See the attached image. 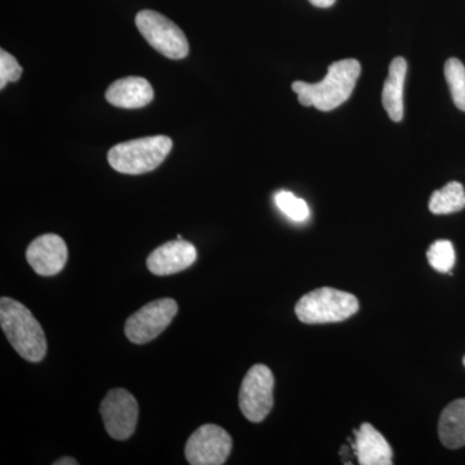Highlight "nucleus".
<instances>
[{"label": "nucleus", "instance_id": "obj_16", "mask_svg": "<svg viewBox=\"0 0 465 465\" xmlns=\"http://www.w3.org/2000/svg\"><path fill=\"white\" fill-rule=\"evenodd\" d=\"M464 207V186L458 182L449 183L440 191L434 192L430 200V210L434 215H449L459 213Z\"/></svg>", "mask_w": 465, "mask_h": 465}, {"label": "nucleus", "instance_id": "obj_7", "mask_svg": "<svg viewBox=\"0 0 465 465\" xmlns=\"http://www.w3.org/2000/svg\"><path fill=\"white\" fill-rule=\"evenodd\" d=\"M179 311V305L173 299L155 300L143 305L125 322L124 332L128 341L134 344H146L154 341L173 322Z\"/></svg>", "mask_w": 465, "mask_h": 465}, {"label": "nucleus", "instance_id": "obj_3", "mask_svg": "<svg viewBox=\"0 0 465 465\" xmlns=\"http://www.w3.org/2000/svg\"><path fill=\"white\" fill-rule=\"evenodd\" d=\"M173 145V140L163 134L130 140L113 146L108 153V162L110 166L121 173H150L163 163Z\"/></svg>", "mask_w": 465, "mask_h": 465}, {"label": "nucleus", "instance_id": "obj_19", "mask_svg": "<svg viewBox=\"0 0 465 465\" xmlns=\"http://www.w3.org/2000/svg\"><path fill=\"white\" fill-rule=\"evenodd\" d=\"M275 204L282 211L284 215L290 217L293 222H305L309 217V213H311L307 202L302 200V198L295 197L290 192L277 193V195H275Z\"/></svg>", "mask_w": 465, "mask_h": 465}, {"label": "nucleus", "instance_id": "obj_5", "mask_svg": "<svg viewBox=\"0 0 465 465\" xmlns=\"http://www.w3.org/2000/svg\"><path fill=\"white\" fill-rule=\"evenodd\" d=\"M136 26L145 41L173 60H182L189 54V43L185 34L176 24L152 9H143L136 15Z\"/></svg>", "mask_w": 465, "mask_h": 465}, {"label": "nucleus", "instance_id": "obj_15", "mask_svg": "<svg viewBox=\"0 0 465 465\" xmlns=\"http://www.w3.org/2000/svg\"><path fill=\"white\" fill-rule=\"evenodd\" d=\"M439 437L448 449L465 446V399L452 401L443 409L439 421Z\"/></svg>", "mask_w": 465, "mask_h": 465}, {"label": "nucleus", "instance_id": "obj_14", "mask_svg": "<svg viewBox=\"0 0 465 465\" xmlns=\"http://www.w3.org/2000/svg\"><path fill=\"white\" fill-rule=\"evenodd\" d=\"M407 74V63L403 57L391 61L387 81L382 88V106L393 122L403 118V87Z\"/></svg>", "mask_w": 465, "mask_h": 465}, {"label": "nucleus", "instance_id": "obj_21", "mask_svg": "<svg viewBox=\"0 0 465 465\" xmlns=\"http://www.w3.org/2000/svg\"><path fill=\"white\" fill-rule=\"evenodd\" d=\"M312 5H316L318 8H329L333 5L336 0H309Z\"/></svg>", "mask_w": 465, "mask_h": 465}, {"label": "nucleus", "instance_id": "obj_23", "mask_svg": "<svg viewBox=\"0 0 465 465\" xmlns=\"http://www.w3.org/2000/svg\"><path fill=\"white\" fill-rule=\"evenodd\" d=\"M463 365H464V367H465V356H464V358H463Z\"/></svg>", "mask_w": 465, "mask_h": 465}, {"label": "nucleus", "instance_id": "obj_20", "mask_svg": "<svg viewBox=\"0 0 465 465\" xmlns=\"http://www.w3.org/2000/svg\"><path fill=\"white\" fill-rule=\"evenodd\" d=\"M23 75V67L16 58L5 50L0 51V88H5L9 82H17Z\"/></svg>", "mask_w": 465, "mask_h": 465}, {"label": "nucleus", "instance_id": "obj_11", "mask_svg": "<svg viewBox=\"0 0 465 465\" xmlns=\"http://www.w3.org/2000/svg\"><path fill=\"white\" fill-rule=\"evenodd\" d=\"M197 260V250L189 242L177 240L164 243L150 253L146 266L154 275H171L185 271Z\"/></svg>", "mask_w": 465, "mask_h": 465}, {"label": "nucleus", "instance_id": "obj_9", "mask_svg": "<svg viewBox=\"0 0 465 465\" xmlns=\"http://www.w3.org/2000/svg\"><path fill=\"white\" fill-rule=\"evenodd\" d=\"M106 432L114 440L130 439L139 420V405L130 391L124 388L109 391L100 406Z\"/></svg>", "mask_w": 465, "mask_h": 465}, {"label": "nucleus", "instance_id": "obj_2", "mask_svg": "<svg viewBox=\"0 0 465 465\" xmlns=\"http://www.w3.org/2000/svg\"><path fill=\"white\" fill-rule=\"evenodd\" d=\"M0 326L15 351L29 362H41L47 339L32 312L11 298L0 299Z\"/></svg>", "mask_w": 465, "mask_h": 465}, {"label": "nucleus", "instance_id": "obj_1", "mask_svg": "<svg viewBox=\"0 0 465 465\" xmlns=\"http://www.w3.org/2000/svg\"><path fill=\"white\" fill-rule=\"evenodd\" d=\"M361 74V64L353 58L336 61L330 65L327 75L318 84L293 82L292 91L299 103L314 106L321 112H331L351 97Z\"/></svg>", "mask_w": 465, "mask_h": 465}, {"label": "nucleus", "instance_id": "obj_8", "mask_svg": "<svg viewBox=\"0 0 465 465\" xmlns=\"http://www.w3.org/2000/svg\"><path fill=\"white\" fill-rule=\"evenodd\" d=\"M232 440L224 428L204 424L189 437L185 457L192 465H222L231 455Z\"/></svg>", "mask_w": 465, "mask_h": 465}, {"label": "nucleus", "instance_id": "obj_10", "mask_svg": "<svg viewBox=\"0 0 465 465\" xmlns=\"http://www.w3.org/2000/svg\"><path fill=\"white\" fill-rule=\"evenodd\" d=\"M65 241L57 234H45L34 240L26 250V260L33 271L42 277H51L63 271L67 262Z\"/></svg>", "mask_w": 465, "mask_h": 465}, {"label": "nucleus", "instance_id": "obj_4", "mask_svg": "<svg viewBox=\"0 0 465 465\" xmlns=\"http://www.w3.org/2000/svg\"><path fill=\"white\" fill-rule=\"evenodd\" d=\"M358 311L360 302L356 296L332 287H321L305 293L295 305L296 316L307 324L342 322Z\"/></svg>", "mask_w": 465, "mask_h": 465}, {"label": "nucleus", "instance_id": "obj_17", "mask_svg": "<svg viewBox=\"0 0 465 465\" xmlns=\"http://www.w3.org/2000/svg\"><path fill=\"white\" fill-rule=\"evenodd\" d=\"M445 76L452 101L465 112V66L458 58H449L445 64Z\"/></svg>", "mask_w": 465, "mask_h": 465}, {"label": "nucleus", "instance_id": "obj_6", "mask_svg": "<svg viewBox=\"0 0 465 465\" xmlns=\"http://www.w3.org/2000/svg\"><path fill=\"white\" fill-rule=\"evenodd\" d=\"M274 405V375L265 365H253L244 376L240 391V409L247 420L260 423Z\"/></svg>", "mask_w": 465, "mask_h": 465}, {"label": "nucleus", "instance_id": "obj_22", "mask_svg": "<svg viewBox=\"0 0 465 465\" xmlns=\"http://www.w3.org/2000/svg\"><path fill=\"white\" fill-rule=\"evenodd\" d=\"M54 465H76L79 464L75 459L73 458H61L54 461Z\"/></svg>", "mask_w": 465, "mask_h": 465}, {"label": "nucleus", "instance_id": "obj_18", "mask_svg": "<svg viewBox=\"0 0 465 465\" xmlns=\"http://www.w3.org/2000/svg\"><path fill=\"white\" fill-rule=\"evenodd\" d=\"M427 258L434 271L440 272V273H450L454 268L457 255H455V249L451 242L440 240L430 244Z\"/></svg>", "mask_w": 465, "mask_h": 465}, {"label": "nucleus", "instance_id": "obj_12", "mask_svg": "<svg viewBox=\"0 0 465 465\" xmlns=\"http://www.w3.org/2000/svg\"><path fill=\"white\" fill-rule=\"evenodd\" d=\"M105 99L116 108L139 109L152 103L154 91L145 78L127 76L109 85Z\"/></svg>", "mask_w": 465, "mask_h": 465}, {"label": "nucleus", "instance_id": "obj_13", "mask_svg": "<svg viewBox=\"0 0 465 465\" xmlns=\"http://www.w3.org/2000/svg\"><path fill=\"white\" fill-rule=\"evenodd\" d=\"M354 448L358 463L361 465H391L393 452L390 443L374 425L370 423L361 424L360 430H354Z\"/></svg>", "mask_w": 465, "mask_h": 465}]
</instances>
